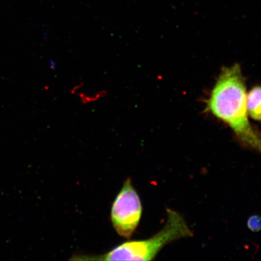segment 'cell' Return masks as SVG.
<instances>
[{"instance_id":"5b68a950","label":"cell","mask_w":261,"mask_h":261,"mask_svg":"<svg viewBox=\"0 0 261 261\" xmlns=\"http://www.w3.org/2000/svg\"><path fill=\"white\" fill-rule=\"evenodd\" d=\"M247 225L253 232H258L261 230V217L257 215H252L248 219Z\"/></svg>"},{"instance_id":"7a4b0ae2","label":"cell","mask_w":261,"mask_h":261,"mask_svg":"<svg viewBox=\"0 0 261 261\" xmlns=\"http://www.w3.org/2000/svg\"><path fill=\"white\" fill-rule=\"evenodd\" d=\"M193 236L182 215L168 208L167 221L162 229L146 240L127 241L100 254H78L73 260H152L163 247L174 241Z\"/></svg>"},{"instance_id":"277c9868","label":"cell","mask_w":261,"mask_h":261,"mask_svg":"<svg viewBox=\"0 0 261 261\" xmlns=\"http://www.w3.org/2000/svg\"><path fill=\"white\" fill-rule=\"evenodd\" d=\"M249 115L257 121H261V87H254L247 95Z\"/></svg>"},{"instance_id":"6da1fadb","label":"cell","mask_w":261,"mask_h":261,"mask_svg":"<svg viewBox=\"0 0 261 261\" xmlns=\"http://www.w3.org/2000/svg\"><path fill=\"white\" fill-rule=\"evenodd\" d=\"M246 83L239 64L222 69L207 100L208 112L226 123L244 145L261 152V136L250 123Z\"/></svg>"},{"instance_id":"3957f363","label":"cell","mask_w":261,"mask_h":261,"mask_svg":"<svg viewBox=\"0 0 261 261\" xmlns=\"http://www.w3.org/2000/svg\"><path fill=\"white\" fill-rule=\"evenodd\" d=\"M143 207L132 179H126L111 208V221L119 236L130 239L141 220Z\"/></svg>"}]
</instances>
